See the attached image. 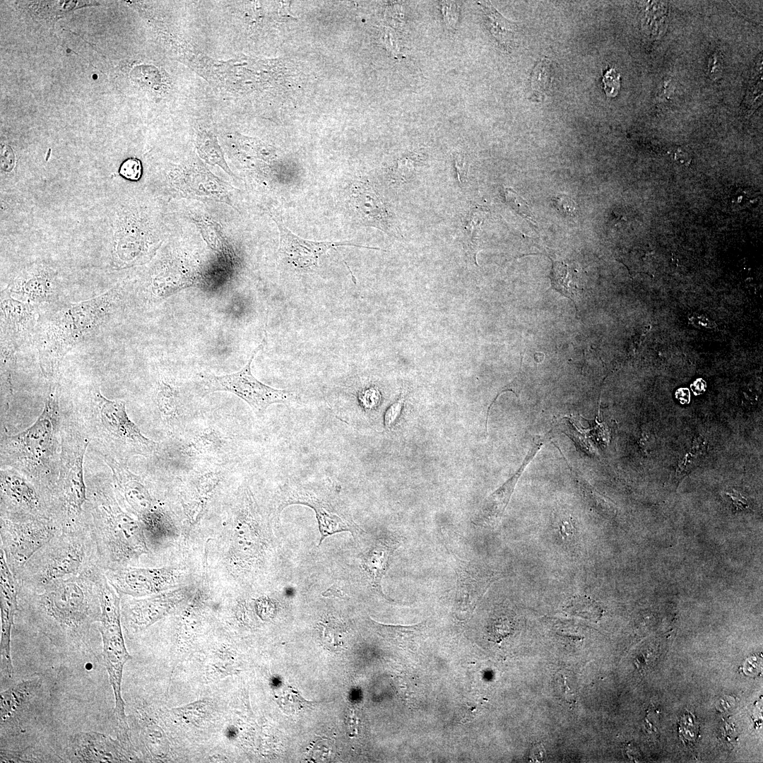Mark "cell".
Masks as SVG:
<instances>
[{"label": "cell", "instance_id": "1", "mask_svg": "<svg viewBox=\"0 0 763 763\" xmlns=\"http://www.w3.org/2000/svg\"><path fill=\"white\" fill-rule=\"evenodd\" d=\"M120 296L121 292L114 288L91 299L65 304L38 321L35 343L47 379L54 382L64 356L107 326Z\"/></svg>", "mask_w": 763, "mask_h": 763}, {"label": "cell", "instance_id": "2", "mask_svg": "<svg viewBox=\"0 0 763 763\" xmlns=\"http://www.w3.org/2000/svg\"><path fill=\"white\" fill-rule=\"evenodd\" d=\"M92 526L100 564L119 569L147 552L141 522L122 510L111 490L97 487L91 494Z\"/></svg>", "mask_w": 763, "mask_h": 763}, {"label": "cell", "instance_id": "3", "mask_svg": "<svg viewBox=\"0 0 763 763\" xmlns=\"http://www.w3.org/2000/svg\"><path fill=\"white\" fill-rule=\"evenodd\" d=\"M97 559L90 530L83 527L59 531L31 557L16 579L40 591L54 581L79 576L97 567Z\"/></svg>", "mask_w": 763, "mask_h": 763}, {"label": "cell", "instance_id": "4", "mask_svg": "<svg viewBox=\"0 0 763 763\" xmlns=\"http://www.w3.org/2000/svg\"><path fill=\"white\" fill-rule=\"evenodd\" d=\"M59 404L52 383L41 415L28 428L1 441V459L27 477L40 480L49 473L57 449Z\"/></svg>", "mask_w": 763, "mask_h": 763}, {"label": "cell", "instance_id": "5", "mask_svg": "<svg viewBox=\"0 0 763 763\" xmlns=\"http://www.w3.org/2000/svg\"><path fill=\"white\" fill-rule=\"evenodd\" d=\"M97 567L68 579L54 581L40 591L37 605L42 615L61 632L82 633L95 620L100 606Z\"/></svg>", "mask_w": 763, "mask_h": 763}, {"label": "cell", "instance_id": "6", "mask_svg": "<svg viewBox=\"0 0 763 763\" xmlns=\"http://www.w3.org/2000/svg\"><path fill=\"white\" fill-rule=\"evenodd\" d=\"M100 617L99 631L102 640V653L114 696V714L122 735L126 734L124 702L122 680L125 663L131 659L126 650L121 627L120 598L103 572L97 576Z\"/></svg>", "mask_w": 763, "mask_h": 763}, {"label": "cell", "instance_id": "7", "mask_svg": "<svg viewBox=\"0 0 763 763\" xmlns=\"http://www.w3.org/2000/svg\"><path fill=\"white\" fill-rule=\"evenodd\" d=\"M89 442L78 433L71 441L63 442L59 455V475L54 484L55 516L60 532L83 527L80 522L87 488L83 477V459Z\"/></svg>", "mask_w": 763, "mask_h": 763}, {"label": "cell", "instance_id": "8", "mask_svg": "<svg viewBox=\"0 0 763 763\" xmlns=\"http://www.w3.org/2000/svg\"><path fill=\"white\" fill-rule=\"evenodd\" d=\"M59 532L49 517L14 519L1 516V549L15 576L41 548Z\"/></svg>", "mask_w": 763, "mask_h": 763}, {"label": "cell", "instance_id": "9", "mask_svg": "<svg viewBox=\"0 0 763 763\" xmlns=\"http://www.w3.org/2000/svg\"><path fill=\"white\" fill-rule=\"evenodd\" d=\"M261 348V344L253 352L248 362L237 372L223 376L201 374L206 391L232 393L246 401L259 416L263 415L271 404L287 403L295 400L293 392L268 386L253 376L251 365Z\"/></svg>", "mask_w": 763, "mask_h": 763}, {"label": "cell", "instance_id": "10", "mask_svg": "<svg viewBox=\"0 0 763 763\" xmlns=\"http://www.w3.org/2000/svg\"><path fill=\"white\" fill-rule=\"evenodd\" d=\"M100 428L107 439L129 455L150 456L158 449V443L144 436L129 418L123 401L112 400L100 391L95 394Z\"/></svg>", "mask_w": 763, "mask_h": 763}, {"label": "cell", "instance_id": "11", "mask_svg": "<svg viewBox=\"0 0 763 763\" xmlns=\"http://www.w3.org/2000/svg\"><path fill=\"white\" fill-rule=\"evenodd\" d=\"M0 487L1 516L14 519L49 517L46 504L25 475L13 469H1Z\"/></svg>", "mask_w": 763, "mask_h": 763}, {"label": "cell", "instance_id": "12", "mask_svg": "<svg viewBox=\"0 0 763 763\" xmlns=\"http://www.w3.org/2000/svg\"><path fill=\"white\" fill-rule=\"evenodd\" d=\"M109 584L118 592L134 596L153 595L172 586V571L166 568H119L104 571Z\"/></svg>", "mask_w": 763, "mask_h": 763}, {"label": "cell", "instance_id": "13", "mask_svg": "<svg viewBox=\"0 0 763 763\" xmlns=\"http://www.w3.org/2000/svg\"><path fill=\"white\" fill-rule=\"evenodd\" d=\"M280 232V252L297 268H312L318 266L320 257L329 249L341 246H353L368 249L378 248L360 246L350 241L316 242L302 239L288 229L278 218H273Z\"/></svg>", "mask_w": 763, "mask_h": 763}, {"label": "cell", "instance_id": "14", "mask_svg": "<svg viewBox=\"0 0 763 763\" xmlns=\"http://www.w3.org/2000/svg\"><path fill=\"white\" fill-rule=\"evenodd\" d=\"M1 593V669L8 678L13 675L11 638L14 615L17 609L18 584L6 562L3 550L0 551Z\"/></svg>", "mask_w": 763, "mask_h": 763}, {"label": "cell", "instance_id": "15", "mask_svg": "<svg viewBox=\"0 0 763 763\" xmlns=\"http://www.w3.org/2000/svg\"><path fill=\"white\" fill-rule=\"evenodd\" d=\"M1 341L19 346L35 332L39 319L36 307L14 298L7 292L1 295Z\"/></svg>", "mask_w": 763, "mask_h": 763}, {"label": "cell", "instance_id": "16", "mask_svg": "<svg viewBox=\"0 0 763 763\" xmlns=\"http://www.w3.org/2000/svg\"><path fill=\"white\" fill-rule=\"evenodd\" d=\"M100 456L112 472L117 491L129 509L141 520L140 522L155 512L157 509L148 490L126 464L112 456L101 453Z\"/></svg>", "mask_w": 763, "mask_h": 763}, {"label": "cell", "instance_id": "17", "mask_svg": "<svg viewBox=\"0 0 763 763\" xmlns=\"http://www.w3.org/2000/svg\"><path fill=\"white\" fill-rule=\"evenodd\" d=\"M69 753L72 761L77 762H119L130 759L119 741L97 732L74 735Z\"/></svg>", "mask_w": 763, "mask_h": 763}, {"label": "cell", "instance_id": "18", "mask_svg": "<svg viewBox=\"0 0 763 763\" xmlns=\"http://www.w3.org/2000/svg\"><path fill=\"white\" fill-rule=\"evenodd\" d=\"M8 292L14 298L35 307L54 302L59 293L55 278L45 269L20 276L10 286Z\"/></svg>", "mask_w": 763, "mask_h": 763}, {"label": "cell", "instance_id": "19", "mask_svg": "<svg viewBox=\"0 0 763 763\" xmlns=\"http://www.w3.org/2000/svg\"><path fill=\"white\" fill-rule=\"evenodd\" d=\"M542 446V443H538L531 447L516 473L485 499L475 516L476 524L484 527L497 526L510 501L518 480Z\"/></svg>", "mask_w": 763, "mask_h": 763}, {"label": "cell", "instance_id": "20", "mask_svg": "<svg viewBox=\"0 0 763 763\" xmlns=\"http://www.w3.org/2000/svg\"><path fill=\"white\" fill-rule=\"evenodd\" d=\"M288 503L303 504L309 506L315 511L321 533L319 544L330 535L344 531H353V527H351L348 521H344L335 513L330 504L307 493L295 492L288 499Z\"/></svg>", "mask_w": 763, "mask_h": 763}, {"label": "cell", "instance_id": "21", "mask_svg": "<svg viewBox=\"0 0 763 763\" xmlns=\"http://www.w3.org/2000/svg\"><path fill=\"white\" fill-rule=\"evenodd\" d=\"M396 548V542L380 538L374 540L362 556L363 567L369 576L374 588L382 595L381 580L389 567L391 557Z\"/></svg>", "mask_w": 763, "mask_h": 763}, {"label": "cell", "instance_id": "22", "mask_svg": "<svg viewBox=\"0 0 763 763\" xmlns=\"http://www.w3.org/2000/svg\"><path fill=\"white\" fill-rule=\"evenodd\" d=\"M355 205L361 219L384 231H390L389 217L384 204L372 189L365 185L357 189Z\"/></svg>", "mask_w": 763, "mask_h": 763}, {"label": "cell", "instance_id": "23", "mask_svg": "<svg viewBox=\"0 0 763 763\" xmlns=\"http://www.w3.org/2000/svg\"><path fill=\"white\" fill-rule=\"evenodd\" d=\"M38 686L37 680L20 682L1 694V723L13 717L32 695Z\"/></svg>", "mask_w": 763, "mask_h": 763}, {"label": "cell", "instance_id": "24", "mask_svg": "<svg viewBox=\"0 0 763 763\" xmlns=\"http://www.w3.org/2000/svg\"><path fill=\"white\" fill-rule=\"evenodd\" d=\"M569 422L570 434L580 446L586 451L595 452L597 448L601 445H605L608 436L605 435V429L603 424L595 420L588 427H585L581 423L580 415L567 417Z\"/></svg>", "mask_w": 763, "mask_h": 763}, {"label": "cell", "instance_id": "25", "mask_svg": "<svg viewBox=\"0 0 763 763\" xmlns=\"http://www.w3.org/2000/svg\"><path fill=\"white\" fill-rule=\"evenodd\" d=\"M478 4L485 13L486 24L491 34L500 45L506 49L509 48L517 29L516 23L503 16L490 2L478 1Z\"/></svg>", "mask_w": 763, "mask_h": 763}, {"label": "cell", "instance_id": "26", "mask_svg": "<svg viewBox=\"0 0 763 763\" xmlns=\"http://www.w3.org/2000/svg\"><path fill=\"white\" fill-rule=\"evenodd\" d=\"M550 278L552 288L576 305L579 290L576 270L562 261L552 260Z\"/></svg>", "mask_w": 763, "mask_h": 763}, {"label": "cell", "instance_id": "27", "mask_svg": "<svg viewBox=\"0 0 763 763\" xmlns=\"http://www.w3.org/2000/svg\"><path fill=\"white\" fill-rule=\"evenodd\" d=\"M487 213L485 208L475 206L471 209L464 221V248L476 266L481 225Z\"/></svg>", "mask_w": 763, "mask_h": 763}, {"label": "cell", "instance_id": "28", "mask_svg": "<svg viewBox=\"0 0 763 763\" xmlns=\"http://www.w3.org/2000/svg\"><path fill=\"white\" fill-rule=\"evenodd\" d=\"M374 623L382 636L402 645L413 644L424 634L426 628L425 622L408 626Z\"/></svg>", "mask_w": 763, "mask_h": 763}, {"label": "cell", "instance_id": "29", "mask_svg": "<svg viewBox=\"0 0 763 763\" xmlns=\"http://www.w3.org/2000/svg\"><path fill=\"white\" fill-rule=\"evenodd\" d=\"M198 151L201 157L212 165H219L227 174L232 175L224 158L216 138L209 132L199 134L196 140Z\"/></svg>", "mask_w": 763, "mask_h": 763}, {"label": "cell", "instance_id": "30", "mask_svg": "<svg viewBox=\"0 0 763 763\" xmlns=\"http://www.w3.org/2000/svg\"><path fill=\"white\" fill-rule=\"evenodd\" d=\"M567 610L572 615L593 621L599 620L603 613L600 605L586 596H579L574 598L567 607Z\"/></svg>", "mask_w": 763, "mask_h": 763}, {"label": "cell", "instance_id": "31", "mask_svg": "<svg viewBox=\"0 0 763 763\" xmlns=\"http://www.w3.org/2000/svg\"><path fill=\"white\" fill-rule=\"evenodd\" d=\"M278 703L286 713L293 714L309 709L318 702L305 699L299 692L288 686L278 698Z\"/></svg>", "mask_w": 763, "mask_h": 763}, {"label": "cell", "instance_id": "32", "mask_svg": "<svg viewBox=\"0 0 763 763\" xmlns=\"http://www.w3.org/2000/svg\"><path fill=\"white\" fill-rule=\"evenodd\" d=\"M647 3L644 11V28L652 35H655L664 23L667 9L663 2Z\"/></svg>", "mask_w": 763, "mask_h": 763}, {"label": "cell", "instance_id": "33", "mask_svg": "<svg viewBox=\"0 0 763 763\" xmlns=\"http://www.w3.org/2000/svg\"><path fill=\"white\" fill-rule=\"evenodd\" d=\"M550 69L549 61L544 59L534 66L531 74V85L533 93L542 94L548 88L550 83Z\"/></svg>", "mask_w": 763, "mask_h": 763}, {"label": "cell", "instance_id": "34", "mask_svg": "<svg viewBox=\"0 0 763 763\" xmlns=\"http://www.w3.org/2000/svg\"><path fill=\"white\" fill-rule=\"evenodd\" d=\"M175 401L172 389L164 383H161L157 393V405L161 417L167 422H172V415H174L172 411L174 412L176 410Z\"/></svg>", "mask_w": 763, "mask_h": 763}, {"label": "cell", "instance_id": "35", "mask_svg": "<svg viewBox=\"0 0 763 763\" xmlns=\"http://www.w3.org/2000/svg\"><path fill=\"white\" fill-rule=\"evenodd\" d=\"M505 199L507 203L521 217L536 223L534 216L527 202L510 188L505 189Z\"/></svg>", "mask_w": 763, "mask_h": 763}, {"label": "cell", "instance_id": "36", "mask_svg": "<svg viewBox=\"0 0 763 763\" xmlns=\"http://www.w3.org/2000/svg\"><path fill=\"white\" fill-rule=\"evenodd\" d=\"M602 81L603 89L608 97H614L618 94L620 89V74L615 68H610L605 71Z\"/></svg>", "mask_w": 763, "mask_h": 763}, {"label": "cell", "instance_id": "37", "mask_svg": "<svg viewBox=\"0 0 763 763\" xmlns=\"http://www.w3.org/2000/svg\"><path fill=\"white\" fill-rule=\"evenodd\" d=\"M119 172L123 177L129 180L137 181L142 175L141 162L136 158H128L122 162Z\"/></svg>", "mask_w": 763, "mask_h": 763}, {"label": "cell", "instance_id": "38", "mask_svg": "<svg viewBox=\"0 0 763 763\" xmlns=\"http://www.w3.org/2000/svg\"><path fill=\"white\" fill-rule=\"evenodd\" d=\"M441 3V11L445 24L450 28L455 27L459 15L457 2L442 1Z\"/></svg>", "mask_w": 763, "mask_h": 763}, {"label": "cell", "instance_id": "39", "mask_svg": "<svg viewBox=\"0 0 763 763\" xmlns=\"http://www.w3.org/2000/svg\"><path fill=\"white\" fill-rule=\"evenodd\" d=\"M404 401L405 396L402 394H401L400 398L392 403L386 410L384 414V425L387 429H390L401 415Z\"/></svg>", "mask_w": 763, "mask_h": 763}, {"label": "cell", "instance_id": "40", "mask_svg": "<svg viewBox=\"0 0 763 763\" xmlns=\"http://www.w3.org/2000/svg\"><path fill=\"white\" fill-rule=\"evenodd\" d=\"M555 207L565 215L572 216L576 211L575 203L569 196L564 194H558L553 198Z\"/></svg>", "mask_w": 763, "mask_h": 763}, {"label": "cell", "instance_id": "41", "mask_svg": "<svg viewBox=\"0 0 763 763\" xmlns=\"http://www.w3.org/2000/svg\"><path fill=\"white\" fill-rule=\"evenodd\" d=\"M723 60L718 53L714 52L709 59L708 73L711 79L716 81L719 79L723 73Z\"/></svg>", "mask_w": 763, "mask_h": 763}, {"label": "cell", "instance_id": "42", "mask_svg": "<svg viewBox=\"0 0 763 763\" xmlns=\"http://www.w3.org/2000/svg\"><path fill=\"white\" fill-rule=\"evenodd\" d=\"M14 165V156L12 150L6 146H2L1 148V168L6 172H9L12 170Z\"/></svg>", "mask_w": 763, "mask_h": 763}, {"label": "cell", "instance_id": "43", "mask_svg": "<svg viewBox=\"0 0 763 763\" xmlns=\"http://www.w3.org/2000/svg\"><path fill=\"white\" fill-rule=\"evenodd\" d=\"M545 755V751L541 744L535 745L532 748L530 759L531 762H543Z\"/></svg>", "mask_w": 763, "mask_h": 763}, {"label": "cell", "instance_id": "44", "mask_svg": "<svg viewBox=\"0 0 763 763\" xmlns=\"http://www.w3.org/2000/svg\"><path fill=\"white\" fill-rule=\"evenodd\" d=\"M322 596L326 597H336L341 599H344L347 597V594L336 586H332L326 591L323 592Z\"/></svg>", "mask_w": 763, "mask_h": 763}, {"label": "cell", "instance_id": "45", "mask_svg": "<svg viewBox=\"0 0 763 763\" xmlns=\"http://www.w3.org/2000/svg\"><path fill=\"white\" fill-rule=\"evenodd\" d=\"M358 720L353 711L349 717L348 731L350 737H355L357 734Z\"/></svg>", "mask_w": 763, "mask_h": 763}, {"label": "cell", "instance_id": "46", "mask_svg": "<svg viewBox=\"0 0 763 763\" xmlns=\"http://www.w3.org/2000/svg\"><path fill=\"white\" fill-rule=\"evenodd\" d=\"M706 382L701 378L696 379L691 384V389L695 395L703 394L706 389Z\"/></svg>", "mask_w": 763, "mask_h": 763}, {"label": "cell", "instance_id": "47", "mask_svg": "<svg viewBox=\"0 0 763 763\" xmlns=\"http://www.w3.org/2000/svg\"><path fill=\"white\" fill-rule=\"evenodd\" d=\"M675 396L682 403H688L690 400V391L686 388L678 389L675 393Z\"/></svg>", "mask_w": 763, "mask_h": 763}, {"label": "cell", "instance_id": "48", "mask_svg": "<svg viewBox=\"0 0 763 763\" xmlns=\"http://www.w3.org/2000/svg\"><path fill=\"white\" fill-rule=\"evenodd\" d=\"M455 163H456V167L457 171L459 172V178L460 179L461 175H462L463 176L464 175H466V170H465V165H466L465 158L463 157V155L457 154L456 155V157H455Z\"/></svg>", "mask_w": 763, "mask_h": 763}, {"label": "cell", "instance_id": "49", "mask_svg": "<svg viewBox=\"0 0 763 763\" xmlns=\"http://www.w3.org/2000/svg\"><path fill=\"white\" fill-rule=\"evenodd\" d=\"M562 687H563V690H562L563 692L562 693H563V696H564L566 702L569 703V704L574 703L576 702V700H575L574 694L570 690L567 683L566 682L565 678H564Z\"/></svg>", "mask_w": 763, "mask_h": 763}]
</instances>
